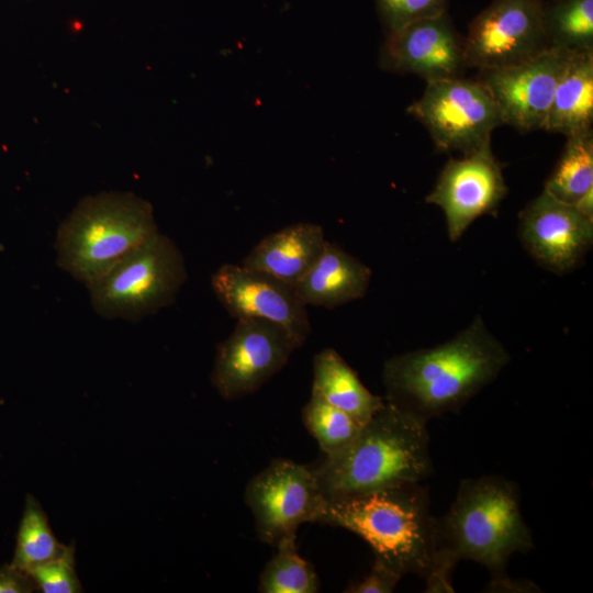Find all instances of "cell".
Returning <instances> with one entry per match:
<instances>
[{
    "label": "cell",
    "instance_id": "cell-1",
    "mask_svg": "<svg viewBox=\"0 0 593 593\" xmlns=\"http://www.w3.org/2000/svg\"><path fill=\"white\" fill-rule=\"evenodd\" d=\"M511 361L504 345L478 315L449 340L389 358L384 400L424 423L457 412Z\"/></svg>",
    "mask_w": 593,
    "mask_h": 593
},
{
    "label": "cell",
    "instance_id": "cell-2",
    "mask_svg": "<svg viewBox=\"0 0 593 593\" xmlns=\"http://www.w3.org/2000/svg\"><path fill=\"white\" fill-rule=\"evenodd\" d=\"M534 547L533 535L521 511L517 485L489 474L460 481L447 513L437 518V553L456 564L472 560L491 574V592H532L535 584L506 573L515 552Z\"/></svg>",
    "mask_w": 593,
    "mask_h": 593
},
{
    "label": "cell",
    "instance_id": "cell-3",
    "mask_svg": "<svg viewBox=\"0 0 593 593\" xmlns=\"http://www.w3.org/2000/svg\"><path fill=\"white\" fill-rule=\"evenodd\" d=\"M318 524L347 529L372 549L374 560L399 574L428 577L437 552V517L428 488L406 483L328 500Z\"/></svg>",
    "mask_w": 593,
    "mask_h": 593
},
{
    "label": "cell",
    "instance_id": "cell-4",
    "mask_svg": "<svg viewBox=\"0 0 593 593\" xmlns=\"http://www.w3.org/2000/svg\"><path fill=\"white\" fill-rule=\"evenodd\" d=\"M426 425L384 400L344 450L312 466L324 499L425 480L433 473Z\"/></svg>",
    "mask_w": 593,
    "mask_h": 593
},
{
    "label": "cell",
    "instance_id": "cell-5",
    "mask_svg": "<svg viewBox=\"0 0 593 593\" xmlns=\"http://www.w3.org/2000/svg\"><path fill=\"white\" fill-rule=\"evenodd\" d=\"M157 232L147 200L132 192L87 195L57 230L56 262L89 286Z\"/></svg>",
    "mask_w": 593,
    "mask_h": 593
},
{
    "label": "cell",
    "instance_id": "cell-6",
    "mask_svg": "<svg viewBox=\"0 0 593 593\" xmlns=\"http://www.w3.org/2000/svg\"><path fill=\"white\" fill-rule=\"evenodd\" d=\"M187 279L182 253L157 232L87 288L100 316L137 322L171 304Z\"/></svg>",
    "mask_w": 593,
    "mask_h": 593
},
{
    "label": "cell",
    "instance_id": "cell-7",
    "mask_svg": "<svg viewBox=\"0 0 593 593\" xmlns=\"http://www.w3.org/2000/svg\"><path fill=\"white\" fill-rule=\"evenodd\" d=\"M406 112L425 126L437 150L462 155L491 142L492 132L503 125L486 87L463 76L427 82Z\"/></svg>",
    "mask_w": 593,
    "mask_h": 593
},
{
    "label": "cell",
    "instance_id": "cell-8",
    "mask_svg": "<svg viewBox=\"0 0 593 593\" xmlns=\"http://www.w3.org/2000/svg\"><path fill=\"white\" fill-rule=\"evenodd\" d=\"M244 500L261 541L276 546L304 523H317L324 499L313 467L276 459L249 480Z\"/></svg>",
    "mask_w": 593,
    "mask_h": 593
},
{
    "label": "cell",
    "instance_id": "cell-9",
    "mask_svg": "<svg viewBox=\"0 0 593 593\" xmlns=\"http://www.w3.org/2000/svg\"><path fill=\"white\" fill-rule=\"evenodd\" d=\"M548 48L542 0H492L463 37L466 66L478 71L519 64Z\"/></svg>",
    "mask_w": 593,
    "mask_h": 593
},
{
    "label": "cell",
    "instance_id": "cell-10",
    "mask_svg": "<svg viewBox=\"0 0 593 593\" xmlns=\"http://www.w3.org/2000/svg\"><path fill=\"white\" fill-rule=\"evenodd\" d=\"M298 348L272 322L236 320L233 332L216 347L211 382L225 400L247 396L279 372Z\"/></svg>",
    "mask_w": 593,
    "mask_h": 593
},
{
    "label": "cell",
    "instance_id": "cell-11",
    "mask_svg": "<svg viewBox=\"0 0 593 593\" xmlns=\"http://www.w3.org/2000/svg\"><path fill=\"white\" fill-rule=\"evenodd\" d=\"M507 192L489 142L461 158H450L425 201L443 210L448 237L457 242L477 219L495 215Z\"/></svg>",
    "mask_w": 593,
    "mask_h": 593
},
{
    "label": "cell",
    "instance_id": "cell-12",
    "mask_svg": "<svg viewBox=\"0 0 593 593\" xmlns=\"http://www.w3.org/2000/svg\"><path fill=\"white\" fill-rule=\"evenodd\" d=\"M212 290L235 320L259 318L281 326L303 346L311 333L306 305L294 288L242 264H224L211 276Z\"/></svg>",
    "mask_w": 593,
    "mask_h": 593
},
{
    "label": "cell",
    "instance_id": "cell-13",
    "mask_svg": "<svg viewBox=\"0 0 593 593\" xmlns=\"http://www.w3.org/2000/svg\"><path fill=\"white\" fill-rule=\"evenodd\" d=\"M571 53L551 47L519 64L478 71L475 78L493 97L503 124L519 132L545 130L559 77Z\"/></svg>",
    "mask_w": 593,
    "mask_h": 593
},
{
    "label": "cell",
    "instance_id": "cell-14",
    "mask_svg": "<svg viewBox=\"0 0 593 593\" xmlns=\"http://www.w3.org/2000/svg\"><path fill=\"white\" fill-rule=\"evenodd\" d=\"M519 238L534 260L557 275L575 269L593 243V219L542 190L519 213Z\"/></svg>",
    "mask_w": 593,
    "mask_h": 593
},
{
    "label": "cell",
    "instance_id": "cell-15",
    "mask_svg": "<svg viewBox=\"0 0 593 593\" xmlns=\"http://www.w3.org/2000/svg\"><path fill=\"white\" fill-rule=\"evenodd\" d=\"M379 66L411 74L426 83L460 77L467 69L463 37L448 12L388 33L379 51Z\"/></svg>",
    "mask_w": 593,
    "mask_h": 593
},
{
    "label": "cell",
    "instance_id": "cell-16",
    "mask_svg": "<svg viewBox=\"0 0 593 593\" xmlns=\"http://www.w3.org/2000/svg\"><path fill=\"white\" fill-rule=\"evenodd\" d=\"M371 275L361 260L326 240L312 267L293 288L306 306L334 309L363 298Z\"/></svg>",
    "mask_w": 593,
    "mask_h": 593
},
{
    "label": "cell",
    "instance_id": "cell-17",
    "mask_svg": "<svg viewBox=\"0 0 593 593\" xmlns=\"http://www.w3.org/2000/svg\"><path fill=\"white\" fill-rule=\"evenodd\" d=\"M325 243L321 225L294 223L265 236L240 264L294 287L312 267Z\"/></svg>",
    "mask_w": 593,
    "mask_h": 593
},
{
    "label": "cell",
    "instance_id": "cell-18",
    "mask_svg": "<svg viewBox=\"0 0 593 593\" xmlns=\"http://www.w3.org/2000/svg\"><path fill=\"white\" fill-rule=\"evenodd\" d=\"M593 51L571 53L559 77L544 131L566 137L592 131Z\"/></svg>",
    "mask_w": 593,
    "mask_h": 593
},
{
    "label": "cell",
    "instance_id": "cell-19",
    "mask_svg": "<svg viewBox=\"0 0 593 593\" xmlns=\"http://www.w3.org/2000/svg\"><path fill=\"white\" fill-rule=\"evenodd\" d=\"M346 412L363 425L383 405L384 399L370 392L357 373L333 348L313 359L312 394Z\"/></svg>",
    "mask_w": 593,
    "mask_h": 593
},
{
    "label": "cell",
    "instance_id": "cell-20",
    "mask_svg": "<svg viewBox=\"0 0 593 593\" xmlns=\"http://www.w3.org/2000/svg\"><path fill=\"white\" fill-rule=\"evenodd\" d=\"M593 189V130L567 136L562 153L544 190L573 204Z\"/></svg>",
    "mask_w": 593,
    "mask_h": 593
},
{
    "label": "cell",
    "instance_id": "cell-21",
    "mask_svg": "<svg viewBox=\"0 0 593 593\" xmlns=\"http://www.w3.org/2000/svg\"><path fill=\"white\" fill-rule=\"evenodd\" d=\"M542 18L550 47L593 51V0H545Z\"/></svg>",
    "mask_w": 593,
    "mask_h": 593
},
{
    "label": "cell",
    "instance_id": "cell-22",
    "mask_svg": "<svg viewBox=\"0 0 593 593\" xmlns=\"http://www.w3.org/2000/svg\"><path fill=\"white\" fill-rule=\"evenodd\" d=\"M276 553L264 568L258 584L261 593H316L318 577L296 549V534L281 538Z\"/></svg>",
    "mask_w": 593,
    "mask_h": 593
},
{
    "label": "cell",
    "instance_id": "cell-23",
    "mask_svg": "<svg viewBox=\"0 0 593 593\" xmlns=\"http://www.w3.org/2000/svg\"><path fill=\"white\" fill-rule=\"evenodd\" d=\"M63 547L41 503L33 495L26 494L11 563L29 574L36 566L57 556Z\"/></svg>",
    "mask_w": 593,
    "mask_h": 593
},
{
    "label": "cell",
    "instance_id": "cell-24",
    "mask_svg": "<svg viewBox=\"0 0 593 593\" xmlns=\"http://www.w3.org/2000/svg\"><path fill=\"white\" fill-rule=\"evenodd\" d=\"M302 418L324 457L344 450L356 438L362 426L346 412L314 395H311L304 405Z\"/></svg>",
    "mask_w": 593,
    "mask_h": 593
},
{
    "label": "cell",
    "instance_id": "cell-25",
    "mask_svg": "<svg viewBox=\"0 0 593 593\" xmlns=\"http://www.w3.org/2000/svg\"><path fill=\"white\" fill-rule=\"evenodd\" d=\"M75 546L64 545L53 559L33 568L31 577L35 591L42 593H79L83 589L75 568Z\"/></svg>",
    "mask_w": 593,
    "mask_h": 593
},
{
    "label": "cell",
    "instance_id": "cell-26",
    "mask_svg": "<svg viewBox=\"0 0 593 593\" xmlns=\"http://www.w3.org/2000/svg\"><path fill=\"white\" fill-rule=\"evenodd\" d=\"M376 5L387 34L448 12V0H376Z\"/></svg>",
    "mask_w": 593,
    "mask_h": 593
},
{
    "label": "cell",
    "instance_id": "cell-27",
    "mask_svg": "<svg viewBox=\"0 0 593 593\" xmlns=\"http://www.w3.org/2000/svg\"><path fill=\"white\" fill-rule=\"evenodd\" d=\"M401 579V574L373 560L370 572L361 581L351 584L344 592L391 593Z\"/></svg>",
    "mask_w": 593,
    "mask_h": 593
},
{
    "label": "cell",
    "instance_id": "cell-28",
    "mask_svg": "<svg viewBox=\"0 0 593 593\" xmlns=\"http://www.w3.org/2000/svg\"><path fill=\"white\" fill-rule=\"evenodd\" d=\"M35 591L31 577L11 562L0 566V593H30Z\"/></svg>",
    "mask_w": 593,
    "mask_h": 593
},
{
    "label": "cell",
    "instance_id": "cell-29",
    "mask_svg": "<svg viewBox=\"0 0 593 593\" xmlns=\"http://www.w3.org/2000/svg\"><path fill=\"white\" fill-rule=\"evenodd\" d=\"M573 205L588 217L593 219V189L585 192Z\"/></svg>",
    "mask_w": 593,
    "mask_h": 593
},
{
    "label": "cell",
    "instance_id": "cell-30",
    "mask_svg": "<svg viewBox=\"0 0 593 593\" xmlns=\"http://www.w3.org/2000/svg\"><path fill=\"white\" fill-rule=\"evenodd\" d=\"M542 1H545V0H542Z\"/></svg>",
    "mask_w": 593,
    "mask_h": 593
}]
</instances>
